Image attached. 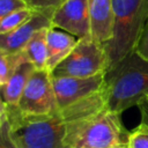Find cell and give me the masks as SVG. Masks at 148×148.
<instances>
[{
    "instance_id": "6da1fadb",
    "label": "cell",
    "mask_w": 148,
    "mask_h": 148,
    "mask_svg": "<svg viewBox=\"0 0 148 148\" xmlns=\"http://www.w3.org/2000/svg\"><path fill=\"white\" fill-rule=\"evenodd\" d=\"M9 123V132L20 148H65L68 118L64 109L50 114L22 113L17 105L1 102V112Z\"/></svg>"
},
{
    "instance_id": "7a4b0ae2",
    "label": "cell",
    "mask_w": 148,
    "mask_h": 148,
    "mask_svg": "<svg viewBox=\"0 0 148 148\" xmlns=\"http://www.w3.org/2000/svg\"><path fill=\"white\" fill-rule=\"evenodd\" d=\"M106 106L68 121L65 148H127L131 132Z\"/></svg>"
},
{
    "instance_id": "3957f363",
    "label": "cell",
    "mask_w": 148,
    "mask_h": 148,
    "mask_svg": "<svg viewBox=\"0 0 148 148\" xmlns=\"http://www.w3.org/2000/svg\"><path fill=\"white\" fill-rule=\"evenodd\" d=\"M106 108L120 114L148 97V60L135 51L105 73Z\"/></svg>"
},
{
    "instance_id": "277c9868",
    "label": "cell",
    "mask_w": 148,
    "mask_h": 148,
    "mask_svg": "<svg viewBox=\"0 0 148 148\" xmlns=\"http://www.w3.org/2000/svg\"><path fill=\"white\" fill-rule=\"evenodd\" d=\"M112 3L113 36L104 45L108 71L135 51L148 18V0H112Z\"/></svg>"
},
{
    "instance_id": "5b68a950",
    "label": "cell",
    "mask_w": 148,
    "mask_h": 148,
    "mask_svg": "<svg viewBox=\"0 0 148 148\" xmlns=\"http://www.w3.org/2000/svg\"><path fill=\"white\" fill-rule=\"evenodd\" d=\"M108 71V56L102 43L91 36L77 40L69 56L52 72V76L92 77L105 74Z\"/></svg>"
},
{
    "instance_id": "8992f818",
    "label": "cell",
    "mask_w": 148,
    "mask_h": 148,
    "mask_svg": "<svg viewBox=\"0 0 148 148\" xmlns=\"http://www.w3.org/2000/svg\"><path fill=\"white\" fill-rule=\"evenodd\" d=\"M17 109L30 116L50 114L59 110L50 71L35 69L22 92Z\"/></svg>"
},
{
    "instance_id": "52a82bcc",
    "label": "cell",
    "mask_w": 148,
    "mask_h": 148,
    "mask_svg": "<svg viewBox=\"0 0 148 148\" xmlns=\"http://www.w3.org/2000/svg\"><path fill=\"white\" fill-rule=\"evenodd\" d=\"M104 79L105 74L84 79L73 76H52L58 109H64L99 91L104 86Z\"/></svg>"
},
{
    "instance_id": "ba28073f",
    "label": "cell",
    "mask_w": 148,
    "mask_h": 148,
    "mask_svg": "<svg viewBox=\"0 0 148 148\" xmlns=\"http://www.w3.org/2000/svg\"><path fill=\"white\" fill-rule=\"evenodd\" d=\"M52 28L64 30L77 39L89 37V0H65L53 13Z\"/></svg>"
},
{
    "instance_id": "9c48e42d",
    "label": "cell",
    "mask_w": 148,
    "mask_h": 148,
    "mask_svg": "<svg viewBox=\"0 0 148 148\" xmlns=\"http://www.w3.org/2000/svg\"><path fill=\"white\" fill-rule=\"evenodd\" d=\"M52 13L35 12L31 18L16 30L6 35H0V52L13 53L23 51L35 34L39 30L52 28Z\"/></svg>"
},
{
    "instance_id": "30bf717a",
    "label": "cell",
    "mask_w": 148,
    "mask_h": 148,
    "mask_svg": "<svg viewBox=\"0 0 148 148\" xmlns=\"http://www.w3.org/2000/svg\"><path fill=\"white\" fill-rule=\"evenodd\" d=\"M90 36L105 45L113 36L112 0H89Z\"/></svg>"
},
{
    "instance_id": "8fae6325",
    "label": "cell",
    "mask_w": 148,
    "mask_h": 148,
    "mask_svg": "<svg viewBox=\"0 0 148 148\" xmlns=\"http://www.w3.org/2000/svg\"><path fill=\"white\" fill-rule=\"evenodd\" d=\"M47 71L52 72L73 51L77 38L64 30L50 28L47 30Z\"/></svg>"
},
{
    "instance_id": "7c38bea8",
    "label": "cell",
    "mask_w": 148,
    "mask_h": 148,
    "mask_svg": "<svg viewBox=\"0 0 148 148\" xmlns=\"http://www.w3.org/2000/svg\"><path fill=\"white\" fill-rule=\"evenodd\" d=\"M35 66L25 60L23 61L16 71L13 73V75L9 77V80L0 86L1 88V102L6 105H13L16 106L20 102V98L22 96V92L31 76V74L35 72Z\"/></svg>"
},
{
    "instance_id": "4fadbf2b",
    "label": "cell",
    "mask_w": 148,
    "mask_h": 148,
    "mask_svg": "<svg viewBox=\"0 0 148 148\" xmlns=\"http://www.w3.org/2000/svg\"><path fill=\"white\" fill-rule=\"evenodd\" d=\"M47 30H39L23 49L24 56L36 69H47Z\"/></svg>"
},
{
    "instance_id": "5bb4252c",
    "label": "cell",
    "mask_w": 148,
    "mask_h": 148,
    "mask_svg": "<svg viewBox=\"0 0 148 148\" xmlns=\"http://www.w3.org/2000/svg\"><path fill=\"white\" fill-rule=\"evenodd\" d=\"M25 60L27 58L23 51L13 53L0 52V86H3L16 71V68Z\"/></svg>"
},
{
    "instance_id": "9a60e30c",
    "label": "cell",
    "mask_w": 148,
    "mask_h": 148,
    "mask_svg": "<svg viewBox=\"0 0 148 148\" xmlns=\"http://www.w3.org/2000/svg\"><path fill=\"white\" fill-rule=\"evenodd\" d=\"M34 13L35 12L31 10L30 8H25L0 18V35H6L16 30L18 27H21L23 23L30 20Z\"/></svg>"
},
{
    "instance_id": "2e32d148",
    "label": "cell",
    "mask_w": 148,
    "mask_h": 148,
    "mask_svg": "<svg viewBox=\"0 0 148 148\" xmlns=\"http://www.w3.org/2000/svg\"><path fill=\"white\" fill-rule=\"evenodd\" d=\"M28 8L34 12L54 13L65 0H24Z\"/></svg>"
},
{
    "instance_id": "e0dca14e",
    "label": "cell",
    "mask_w": 148,
    "mask_h": 148,
    "mask_svg": "<svg viewBox=\"0 0 148 148\" xmlns=\"http://www.w3.org/2000/svg\"><path fill=\"white\" fill-rule=\"evenodd\" d=\"M0 148H20L9 132V123L3 113H0Z\"/></svg>"
},
{
    "instance_id": "ac0fdd59",
    "label": "cell",
    "mask_w": 148,
    "mask_h": 148,
    "mask_svg": "<svg viewBox=\"0 0 148 148\" xmlns=\"http://www.w3.org/2000/svg\"><path fill=\"white\" fill-rule=\"evenodd\" d=\"M127 148H148V130L136 126L130 134Z\"/></svg>"
},
{
    "instance_id": "d6986e66",
    "label": "cell",
    "mask_w": 148,
    "mask_h": 148,
    "mask_svg": "<svg viewBox=\"0 0 148 148\" xmlns=\"http://www.w3.org/2000/svg\"><path fill=\"white\" fill-rule=\"evenodd\" d=\"M28 8L24 0H0V18Z\"/></svg>"
},
{
    "instance_id": "ffe728a7",
    "label": "cell",
    "mask_w": 148,
    "mask_h": 148,
    "mask_svg": "<svg viewBox=\"0 0 148 148\" xmlns=\"http://www.w3.org/2000/svg\"><path fill=\"white\" fill-rule=\"evenodd\" d=\"M135 52L148 60V18L146 21V24H145L143 30L141 32L140 39H139L138 45L135 47Z\"/></svg>"
},
{
    "instance_id": "44dd1931",
    "label": "cell",
    "mask_w": 148,
    "mask_h": 148,
    "mask_svg": "<svg viewBox=\"0 0 148 148\" xmlns=\"http://www.w3.org/2000/svg\"><path fill=\"white\" fill-rule=\"evenodd\" d=\"M138 108H139L140 114H141V120H140V124L138 126L141 128L148 130V97L143 102H141L138 105Z\"/></svg>"
}]
</instances>
